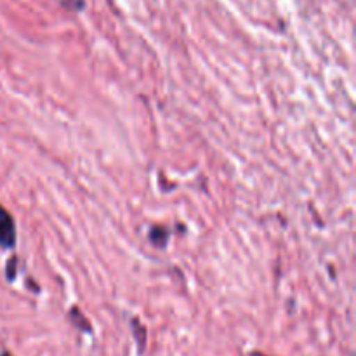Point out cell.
Listing matches in <instances>:
<instances>
[{"label":"cell","mask_w":356,"mask_h":356,"mask_svg":"<svg viewBox=\"0 0 356 356\" xmlns=\"http://www.w3.org/2000/svg\"><path fill=\"white\" fill-rule=\"evenodd\" d=\"M16 243V228L9 212L0 205V245L10 249Z\"/></svg>","instance_id":"obj_1"},{"label":"cell","mask_w":356,"mask_h":356,"mask_svg":"<svg viewBox=\"0 0 356 356\" xmlns=\"http://www.w3.org/2000/svg\"><path fill=\"white\" fill-rule=\"evenodd\" d=\"M2 356H10V355H2Z\"/></svg>","instance_id":"obj_2"}]
</instances>
